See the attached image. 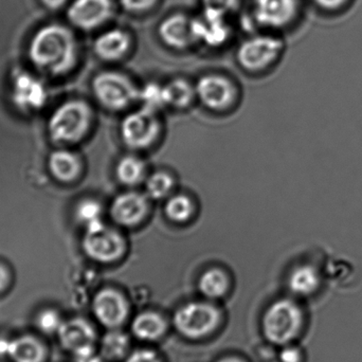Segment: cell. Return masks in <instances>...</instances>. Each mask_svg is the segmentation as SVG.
Listing matches in <instances>:
<instances>
[{
	"label": "cell",
	"instance_id": "obj_38",
	"mask_svg": "<svg viewBox=\"0 0 362 362\" xmlns=\"http://www.w3.org/2000/svg\"><path fill=\"white\" fill-rule=\"evenodd\" d=\"M40 1L49 10H59L66 6L68 0H40Z\"/></svg>",
	"mask_w": 362,
	"mask_h": 362
},
{
	"label": "cell",
	"instance_id": "obj_28",
	"mask_svg": "<svg viewBox=\"0 0 362 362\" xmlns=\"http://www.w3.org/2000/svg\"><path fill=\"white\" fill-rule=\"evenodd\" d=\"M165 213L174 223H187L194 214L193 202L185 194H173L165 202Z\"/></svg>",
	"mask_w": 362,
	"mask_h": 362
},
{
	"label": "cell",
	"instance_id": "obj_16",
	"mask_svg": "<svg viewBox=\"0 0 362 362\" xmlns=\"http://www.w3.org/2000/svg\"><path fill=\"white\" fill-rule=\"evenodd\" d=\"M93 310L97 320L107 329H119L129 317V303L116 289L105 288L95 295Z\"/></svg>",
	"mask_w": 362,
	"mask_h": 362
},
{
	"label": "cell",
	"instance_id": "obj_31",
	"mask_svg": "<svg viewBox=\"0 0 362 362\" xmlns=\"http://www.w3.org/2000/svg\"><path fill=\"white\" fill-rule=\"evenodd\" d=\"M159 2L160 0H117L118 8L127 14L135 15V16L148 14L157 8Z\"/></svg>",
	"mask_w": 362,
	"mask_h": 362
},
{
	"label": "cell",
	"instance_id": "obj_23",
	"mask_svg": "<svg viewBox=\"0 0 362 362\" xmlns=\"http://www.w3.org/2000/svg\"><path fill=\"white\" fill-rule=\"evenodd\" d=\"M168 107L185 110L192 105L196 97L195 85L182 78H175L163 85Z\"/></svg>",
	"mask_w": 362,
	"mask_h": 362
},
{
	"label": "cell",
	"instance_id": "obj_20",
	"mask_svg": "<svg viewBox=\"0 0 362 362\" xmlns=\"http://www.w3.org/2000/svg\"><path fill=\"white\" fill-rule=\"evenodd\" d=\"M49 170L55 180L71 182L82 173L83 163L78 155L68 150L54 151L49 157Z\"/></svg>",
	"mask_w": 362,
	"mask_h": 362
},
{
	"label": "cell",
	"instance_id": "obj_36",
	"mask_svg": "<svg viewBox=\"0 0 362 362\" xmlns=\"http://www.w3.org/2000/svg\"><path fill=\"white\" fill-rule=\"evenodd\" d=\"M76 362H103L102 359L95 354V346L83 349L74 353Z\"/></svg>",
	"mask_w": 362,
	"mask_h": 362
},
{
	"label": "cell",
	"instance_id": "obj_40",
	"mask_svg": "<svg viewBox=\"0 0 362 362\" xmlns=\"http://www.w3.org/2000/svg\"><path fill=\"white\" fill-rule=\"evenodd\" d=\"M11 340L0 338V357H8Z\"/></svg>",
	"mask_w": 362,
	"mask_h": 362
},
{
	"label": "cell",
	"instance_id": "obj_12",
	"mask_svg": "<svg viewBox=\"0 0 362 362\" xmlns=\"http://www.w3.org/2000/svg\"><path fill=\"white\" fill-rule=\"evenodd\" d=\"M135 47V36L129 29L110 25L93 40V53L105 63H118L127 59Z\"/></svg>",
	"mask_w": 362,
	"mask_h": 362
},
{
	"label": "cell",
	"instance_id": "obj_7",
	"mask_svg": "<svg viewBox=\"0 0 362 362\" xmlns=\"http://www.w3.org/2000/svg\"><path fill=\"white\" fill-rule=\"evenodd\" d=\"M219 319V312L212 304L191 302L176 310L173 323L183 337L199 339L216 329Z\"/></svg>",
	"mask_w": 362,
	"mask_h": 362
},
{
	"label": "cell",
	"instance_id": "obj_37",
	"mask_svg": "<svg viewBox=\"0 0 362 362\" xmlns=\"http://www.w3.org/2000/svg\"><path fill=\"white\" fill-rule=\"evenodd\" d=\"M313 1L323 10H338L344 6L348 0H313Z\"/></svg>",
	"mask_w": 362,
	"mask_h": 362
},
{
	"label": "cell",
	"instance_id": "obj_18",
	"mask_svg": "<svg viewBox=\"0 0 362 362\" xmlns=\"http://www.w3.org/2000/svg\"><path fill=\"white\" fill-rule=\"evenodd\" d=\"M57 334L62 346L74 353L93 346L95 341V329L83 319H72L62 323Z\"/></svg>",
	"mask_w": 362,
	"mask_h": 362
},
{
	"label": "cell",
	"instance_id": "obj_26",
	"mask_svg": "<svg viewBox=\"0 0 362 362\" xmlns=\"http://www.w3.org/2000/svg\"><path fill=\"white\" fill-rule=\"evenodd\" d=\"M129 338L119 329H110L101 340V354L107 361H120L129 350Z\"/></svg>",
	"mask_w": 362,
	"mask_h": 362
},
{
	"label": "cell",
	"instance_id": "obj_9",
	"mask_svg": "<svg viewBox=\"0 0 362 362\" xmlns=\"http://www.w3.org/2000/svg\"><path fill=\"white\" fill-rule=\"evenodd\" d=\"M123 144L131 150L141 151L152 146L160 134L157 112L141 107L129 112L120 127Z\"/></svg>",
	"mask_w": 362,
	"mask_h": 362
},
{
	"label": "cell",
	"instance_id": "obj_22",
	"mask_svg": "<svg viewBox=\"0 0 362 362\" xmlns=\"http://www.w3.org/2000/svg\"><path fill=\"white\" fill-rule=\"evenodd\" d=\"M167 322L159 314L153 312L137 315L132 323V332L138 339L155 341L165 335Z\"/></svg>",
	"mask_w": 362,
	"mask_h": 362
},
{
	"label": "cell",
	"instance_id": "obj_35",
	"mask_svg": "<svg viewBox=\"0 0 362 362\" xmlns=\"http://www.w3.org/2000/svg\"><path fill=\"white\" fill-rule=\"evenodd\" d=\"M124 362H161L154 351L142 350L134 351L129 355Z\"/></svg>",
	"mask_w": 362,
	"mask_h": 362
},
{
	"label": "cell",
	"instance_id": "obj_17",
	"mask_svg": "<svg viewBox=\"0 0 362 362\" xmlns=\"http://www.w3.org/2000/svg\"><path fill=\"white\" fill-rule=\"evenodd\" d=\"M12 99L21 110H37L46 103V88L35 76L21 72L13 80Z\"/></svg>",
	"mask_w": 362,
	"mask_h": 362
},
{
	"label": "cell",
	"instance_id": "obj_6",
	"mask_svg": "<svg viewBox=\"0 0 362 362\" xmlns=\"http://www.w3.org/2000/svg\"><path fill=\"white\" fill-rule=\"evenodd\" d=\"M82 246L87 257L101 264L119 261L127 248L123 234L104 223L85 230Z\"/></svg>",
	"mask_w": 362,
	"mask_h": 362
},
{
	"label": "cell",
	"instance_id": "obj_27",
	"mask_svg": "<svg viewBox=\"0 0 362 362\" xmlns=\"http://www.w3.org/2000/svg\"><path fill=\"white\" fill-rule=\"evenodd\" d=\"M144 193L151 200H167L173 195L175 180L165 171L155 172L144 181Z\"/></svg>",
	"mask_w": 362,
	"mask_h": 362
},
{
	"label": "cell",
	"instance_id": "obj_3",
	"mask_svg": "<svg viewBox=\"0 0 362 362\" xmlns=\"http://www.w3.org/2000/svg\"><path fill=\"white\" fill-rule=\"evenodd\" d=\"M303 325V310L299 304L291 299H281L266 310L262 327L270 344L284 346L298 338Z\"/></svg>",
	"mask_w": 362,
	"mask_h": 362
},
{
	"label": "cell",
	"instance_id": "obj_14",
	"mask_svg": "<svg viewBox=\"0 0 362 362\" xmlns=\"http://www.w3.org/2000/svg\"><path fill=\"white\" fill-rule=\"evenodd\" d=\"M157 36L171 50L185 51L196 46L192 15L183 12L168 15L157 25Z\"/></svg>",
	"mask_w": 362,
	"mask_h": 362
},
{
	"label": "cell",
	"instance_id": "obj_33",
	"mask_svg": "<svg viewBox=\"0 0 362 362\" xmlns=\"http://www.w3.org/2000/svg\"><path fill=\"white\" fill-rule=\"evenodd\" d=\"M61 325V318L54 310H45L38 316L37 327L45 334L57 333Z\"/></svg>",
	"mask_w": 362,
	"mask_h": 362
},
{
	"label": "cell",
	"instance_id": "obj_34",
	"mask_svg": "<svg viewBox=\"0 0 362 362\" xmlns=\"http://www.w3.org/2000/svg\"><path fill=\"white\" fill-rule=\"evenodd\" d=\"M279 359L281 362H302L303 361V352L298 346L287 344L281 351Z\"/></svg>",
	"mask_w": 362,
	"mask_h": 362
},
{
	"label": "cell",
	"instance_id": "obj_15",
	"mask_svg": "<svg viewBox=\"0 0 362 362\" xmlns=\"http://www.w3.org/2000/svg\"><path fill=\"white\" fill-rule=\"evenodd\" d=\"M150 200L144 192H123L112 200L110 206V217L121 227H135L148 216Z\"/></svg>",
	"mask_w": 362,
	"mask_h": 362
},
{
	"label": "cell",
	"instance_id": "obj_11",
	"mask_svg": "<svg viewBox=\"0 0 362 362\" xmlns=\"http://www.w3.org/2000/svg\"><path fill=\"white\" fill-rule=\"evenodd\" d=\"M196 45L210 49H218L229 42L232 28L229 16L200 8L197 14L192 15Z\"/></svg>",
	"mask_w": 362,
	"mask_h": 362
},
{
	"label": "cell",
	"instance_id": "obj_5",
	"mask_svg": "<svg viewBox=\"0 0 362 362\" xmlns=\"http://www.w3.org/2000/svg\"><path fill=\"white\" fill-rule=\"evenodd\" d=\"M284 47V40L272 32L252 34L238 47L236 61L246 71H263L280 59Z\"/></svg>",
	"mask_w": 362,
	"mask_h": 362
},
{
	"label": "cell",
	"instance_id": "obj_29",
	"mask_svg": "<svg viewBox=\"0 0 362 362\" xmlns=\"http://www.w3.org/2000/svg\"><path fill=\"white\" fill-rule=\"evenodd\" d=\"M103 206L95 199L82 200L76 209V219L85 230L103 223Z\"/></svg>",
	"mask_w": 362,
	"mask_h": 362
},
{
	"label": "cell",
	"instance_id": "obj_19",
	"mask_svg": "<svg viewBox=\"0 0 362 362\" xmlns=\"http://www.w3.org/2000/svg\"><path fill=\"white\" fill-rule=\"evenodd\" d=\"M322 284V274L316 266L303 264L291 272L287 281L289 291L298 297L315 295Z\"/></svg>",
	"mask_w": 362,
	"mask_h": 362
},
{
	"label": "cell",
	"instance_id": "obj_21",
	"mask_svg": "<svg viewBox=\"0 0 362 362\" xmlns=\"http://www.w3.org/2000/svg\"><path fill=\"white\" fill-rule=\"evenodd\" d=\"M117 180L127 187L142 185L148 176L146 161L137 155H127L116 165Z\"/></svg>",
	"mask_w": 362,
	"mask_h": 362
},
{
	"label": "cell",
	"instance_id": "obj_13",
	"mask_svg": "<svg viewBox=\"0 0 362 362\" xmlns=\"http://www.w3.org/2000/svg\"><path fill=\"white\" fill-rule=\"evenodd\" d=\"M196 97L210 110L223 112L233 104L236 89L233 82L221 74L202 76L195 84Z\"/></svg>",
	"mask_w": 362,
	"mask_h": 362
},
{
	"label": "cell",
	"instance_id": "obj_32",
	"mask_svg": "<svg viewBox=\"0 0 362 362\" xmlns=\"http://www.w3.org/2000/svg\"><path fill=\"white\" fill-rule=\"evenodd\" d=\"M200 8L231 16L240 10L242 0H199Z\"/></svg>",
	"mask_w": 362,
	"mask_h": 362
},
{
	"label": "cell",
	"instance_id": "obj_39",
	"mask_svg": "<svg viewBox=\"0 0 362 362\" xmlns=\"http://www.w3.org/2000/svg\"><path fill=\"white\" fill-rule=\"evenodd\" d=\"M8 280H10V274H8V270L6 269V266L2 265L0 263V291L4 288V287L8 285Z\"/></svg>",
	"mask_w": 362,
	"mask_h": 362
},
{
	"label": "cell",
	"instance_id": "obj_30",
	"mask_svg": "<svg viewBox=\"0 0 362 362\" xmlns=\"http://www.w3.org/2000/svg\"><path fill=\"white\" fill-rule=\"evenodd\" d=\"M139 102L142 104V107L155 112L168 107L163 85L157 83H148L144 85L140 88Z\"/></svg>",
	"mask_w": 362,
	"mask_h": 362
},
{
	"label": "cell",
	"instance_id": "obj_1",
	"mask_svg": "<svg viewBox=\"0 0 362 362\" xmlns=\"http://www.w3.org/2000/svg\"><path fill=\"white\" fill-rule=\"evenodd\" d=\"M29 59L34 67L53 76L70 74L80 61V42L74 32L61 23L40 28L31 38Z\"/></svg>",
	"mask_w": 362,
	"mask_h": 362
},
{
	"label": "cell",
	"instance_id": "obj_10",
	"mask_svg": "<svg viewBox=\"0 0 362 362\" xmlns=\"http://www.w3.org/2000/svg\"><path fill=\"white\" fill-rule=\"evenodd\" d=\"M299 12V0H252L251 14L255 23L266 31L288 27Z\"/></svg>",
	"mask_w": 362,
	"mask_h": 362
},
{
	"label": "cell",
	"instance_id": "obj_24",
	"mask_svg": "<svg viewBox=\"0 0 362 362\" xmlns=\"http://www.w3.org/2000/svg\"><path fill=\"white\" fill-rule=\"evenodd\" d=\"M45 351L42 344L30 336L11 340L8 358L14 362H42Z\"/></svg>",
	"mask_w": 362,
	"mask_h": 362
},
{
	"label": "cell",
	"instance_id": "obj_2",
	"mask_svg": "<svg viewBox=\"0 0 362 362\" xmlns=\"http://www.w3.org/2000/svg\"><path fill=\"white\" fill-rule=\"evenodd\" d=\"M93 120V110L87 102L70 100L59 106L49 119V135L57 144H76L86 137Z\"/></svg>",
	"mask_w": 362,
	"mask_h": 362
},
{
	"label": "cell",
	"instance_id": "obj_41",
	"mask_svg": "<svg viewBox=\"0 0 362 362\" xmlns=\"http://www.w3.org/2000/svg\"><path fill=\"white\" fill-rule=\"evenodd\" d=\"M216 362H244L240 361L238 357H225V358L219 359Z\"/></svg>",
	"mask_w": 362,
	"mask_h": 362
},
{
	"label": "cell",
	"instance_id": "obj_25",
	"mask_svg": "<svg viewBox=\"0 0 362 362\" xmlns=\"http://www.w3.org/2000/svg\"><path fill=\"white\" fill-rule=\"evenodd\" d=\"M229 280L223 270L211 268L200 276L198 289L208 299H218L227 293Z\"/></svg>",
	"mask_w": 362,
	"mask_h": 362
},
{
	"label": "cell",
	"instance_id": "obj_4",
	"mask_svg": "<svg viewBox=\"0 0 362 362\" xmlns=\"http://www.w3.org/2000/svg\"><path fill=\"white\" fill-rule=\"evenodd\" d=\"M97 101L106 110L121 112L139 102L140 88L127 74L116 70L100 72L93 81Z\"/></svg>",
	"mask_w": 362,
	"mask_h": 362
},
{
	"label": "cell",
	"instance_id": "obj_8",
	"mask_svg": "<svg viewBox=\"0 0 362 362\" xmlns=\"http://www.w3.org/2000/svg\"><path fill=\"white\" fill-rule=\"evenodd\" d=\"M117 8L116 0H72L68 6V21L81 31H101L112 23Z\"/></svg>",
	"mask_w": 362,
	"mask_h": 362
}]
</instances>
